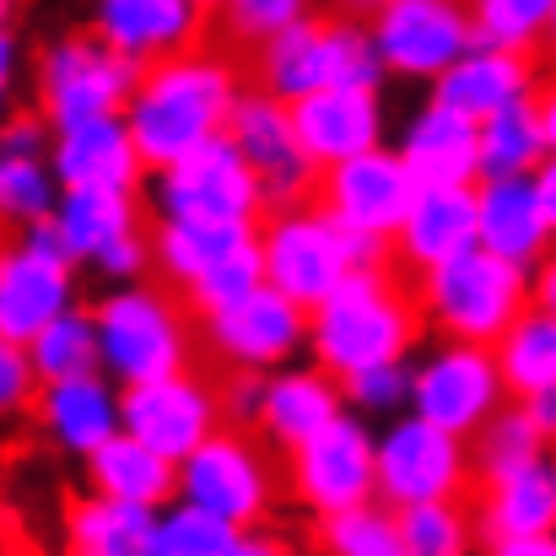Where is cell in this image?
Listing matches in <instances>:
<instances>
[{
  "instance_id": "1",
  "label": "cell",
  "mask_w": 556,
  "mask_h": 556,
  "mask_svg": "<svg viewBox=\"0 0 556 556\" xmlns=\"http://www.w3.org/2000/svg\"><path fill=\"white\" fill-rule=\"evenodd\" d=\"M238 92H243V76L222 49L189 43L163 60H147L119 109V119L141 152V168L152 174L194 147H205L211 136H222Z\"/></svg>"
},
{
  "instance_id": "2",
  "label": "cell",
  "mask_w": 556,
  "mask_h": 556,
  "mask_svg": "<svg viewBox=\"0 0 556 556\" xmlns=\"http://www.w3.org/2000/svg\"><path fill=\"white\" fill-rule=\"evenodd\" d=\"M421 336L427 330H421L410 281L389 260L352 270L336 292H325L308 308V363H319L330 378L410 357Z\"/></svg>"
},
{
  "instance_id": "3",
  "label": "cell",
  "mask_w": 556,
  "mask_h": 556,
  "mask_svg": "<svg viewBox=\"0 0 556 556\" xmlns=\"http://www.w3.org/2000/svg\"><path fill=\"white\" fill-rule=\"evenodd\" d=\"M254 249H260L265 287H276L281 298H292L298 308H314L352 270L389 260L383 243H372L363 232H352L346 222H336L314 194L308 200H292V205H270L254 222Z\"/></svg>"
},
{
  "instance_id": "4",
  "label": "cell",
  "mask_w": 556,
  "mask_h": 556,
  "mask_svg": "<svg viewBox=\"0 0 556 556\" xmlns=\"http://www.w3.org/2000/svg\"><path fill=\"white\" fill-rule=\"evenodd\" d=\"M87 314H92V330H98V368L119 389L194 368V352H200L194 314L185 308V298L174 287L147 281V276L114 281Z\"/></svg>"
},
{
  "instance_id": "5",
  "label": "cell",
  "mask_w": 556,
  "mask_h": 556,
  "mask_svg": "<svg viewBox=\"0 0 556 556\" xmlns=\"http://www.w3.org/2000/svg\"><path fill=\"white\" fill-rule=\"evenodd\" d=\"M410 298H416L421 330H432L443 341L492 346L530 308V265H514V260L470 243L454 260L410 276Z\"/></svg>"
},
{
  "instance_id": "6",
  "label": "cell",
  "mask_w": 556,
  "mask_h": 556,
  "mask_svg": "<svg viewBox=\"0 0 556 556\" xmlns=\"http://www.w3.org/2000/svg\"><path fill=\"white\" fill-rule=\"evenodd\" d=\"M249 54H254V87L281 98V103H298V98L325 92V87H383L368 27L357 16L308 11Z\"/></svg>"
},
{
  "instance_id": "7",
  "label": "cell",
  "mask_w": 556,
  "mask_h": 556,
  "mask_svg": "<svg viewBox=\"0 0 556 556\" xmlns=\"http://www.w3.org/2000/svg\"><path fill=\"white\" fill-rule=\"evenodd\" d=\"M174 497H185L238 530H254V525H270L281 503V465L270 459L254 427L222 421L174 465Z\"/></svg>"
},
{
  "instance_id": "8",
  "label": "cell",
  "mask_w": 556,
  "mask_h": 556,
  "mask_svg": "<svg viewBox=\"0 0 556 556\" xmlns=\"http://www.w3.org/2000/svg\"><path fill=\"white\" fill-rule=\"evenodd\" d=\"M470 448L465 438L400 410L383 416L372 432V497L383 508H416V503H443V497H470Z\"/></svg>"
},
{
  "instance_id": "9",
  "label": "cell",
  "mask_w": 556,
  "mask_h": 556,
  "mask_svg": "<svg viewBox=\"0 0 556 556\" xmlns=\"http://www.w3.org/2000/svg\"><path fill=\"white\" fill-rule=\"evenodd\" d=\"M136 71L141 65L125 60L119 49H109L92 27L65 33L33 65V114L49 130L76 125V119H98V114H119L130 87H136Z\"/></svg>"
},
{
  "instance_id": "10",
  "label": "cell",
  "mask_w": 556,
  "mask_h": 556,
  "mask_svg": "<svg viewBox=\"0 0 556 556\" xmlns=\"http://www.w3.org/2000/svg\"><path fill=\"white\" fill-rule=\"evenodd\" d=\"M194 336L205 341V357L222 372H270L308 357V308L260 281L243 298L200 314Z\"/></svg>"
},
{
  "instance_id": "11",
  "label": "cell",
  "mask_w": 556,
  "mask_h": 556,
  "mask_svg": "<svg viewBox=\"0 0 556 556\" xmlns=\"http://www.w3.org/2000/svg\"><path fill=\"white\" fill-rule=\"evenodd\" d=\"M49 232L76 270H98L103 281L147 276V222L136 189H60Z\"/></svg>"
},
{
  "instance_id": "12",
  "label": "cell",
  "mask_w": 556,
  "mask_h": 556,
  "mask_svg": "<svg viewBox=\"0 0 556 556\" xmlns=\"http://www.w3.org/2000/svg\"><path fill=\"white\" fill-rule=\"evenodd\" d=\"M281 497H292L308 519L372 503V427L357 410L330 416L298 448L281 454Z\"/></svg>"
},
{
  "instance_id": "13",
  "label": "cell",
  "mask_w": 556,
  "mask_h": 556,
  "mask_svg": "<svg viewBox=\"0 0 556 556\" xmlns=\"http://www.w3.org/2000/svg\"><path fill=\"white\" fill-rule=\"evenodd\" d=\"M147 205L152 216H185V222H260L265 200L227 136H211L185 157L163 163L147 174Z\"/></svg>"
},
{
  "instance_id": "14",
  "label": "cell",
  "mask_w": 556,
  "mask_h": 556,
  "mask_svg": "<svg viewBox=\"0 0 556 556\" xmlns=\"http://www.w3.org/2000/svg\"><path fill=\"white\" fill-rule=\"evenodd\" d=\"M508 400L497 363H492V346H476V341H432L427 352L416 346L410 352V394H405V410L454 432V438H476V427Z\"/></svg>"
},
{
  "instance_id": "15",
  "label": "cell",
  "mask_w": 556,
  "mask_h": 556,
  "mask_svg": "<svg viewBox=\"0 0 556 556\" xmlns=\"http://www.w3.org/2000/svg\"><path fill=\"white\" fill-rule=\"evenodd\" d=\"M363 27L378 54V71L421 87L476 43L465 0H368Z\"/></svg>"
},
{
  "instance_id": "16",
  "label": "cell",
  "mask_w": 556,
  "mask_h": 556,
  "mask_svg": "<svg viewBox=\"0 0 556 556\" xmlns=\"http://www.w3.org/2000/svg\"><path fill=\"white\" fill-rule=\"evenodd\" d=\"M71 303H81V270L71 265L49 222L0 232V336L27 341Z\"/></svg>"
},
{
  "instance_id": "17",
  "label": "cell",
  "mask_w": 556,
  "mask_h": 556,
  "mask_svg": "<svg viewBox=\"0 0 556 556\" xmlns=\"http://www.w3.org/2000/svg\"><path fill=\"white\" fill-rule=\"evenodd\" d=\"M222 421L227 416H222L216 378H205L200 368H179V372H163V378L119 389V432L141 438L147 448H157L174 465L205 432H216Z\"/></svg>"
},
{
  "instance_id": "18",
  "label": "cell",
  "mask_w": 556,
  "mask_h": 556,
  "mask_svg": "<svg viewBox=\"0 0 556 556\" xmlns=\"http://www.w3.org/2000/svg\"><path fill=\"white\" fill-rule=\"evenodd\" d=\"M476 243L514 265H535L552 254L556 232V168L530 174H486L476 179Z\"/></svg>"
},
{
  "instance_id": "19",
  "label": "cell",
  "mask_w": 556,
  "mask_h": 556,
  "mask_svg": "<svg viewBox=\"0 0 556 556\" xmlns=\"http://www.w3.org/2000/svg\"><path fill=\"white\" fill-rule=\"evenodd\" d=\"M222 136H227V141L238 147V157L249 163L265 211L314 194V174H319V168L308 163V152H303V141H298L292 114H287L281 98H270V92H260V87H243L238 103H232V114H227V130H222Z\"/></svg>"
},
{
  "instance_id": "20",
  "label": "cell",
  "mask_w": 556,
  "mask_h": 556,
  "mask_svg": "<svg viewBox=\"0 0 556 556\" xmlns=\"http://www.w3.org/2000/svg\"><path fill=\"white\" fill-rule=\"evenodd\" d=\"M410 189H416V179L405 174V163L394 157L389 141L314 174V200L336 222H346L352 232H363V238L383 243V249H389V238H394V227H400V216L410 205Z\"/></svg>"
},
{
  "instance_id": "21",
  "label": "cell",
  "mask_w": 556,
  "mask_h": 556,
  "mask_svg": "<svg viewBox=\"0 0 556 556\" xmlns=\"http://www.w3.org/2000/svg\"><path fill=\"white\" fill-rule=\"evenodd\" d=\"M287 114H292V130L314 168H330L341 157H357V152L389 141L383 87H325V92L287 103Z\"/></svg>"
},
{
  "instance_id": "22",
  "label": "cell",
  "mask_w": 556,
  "mask_h": 556,
  "mask_svg": "<svg viewBox=\"0 0 556 556\" xmlns=\"http://www.w3.org/2000/svg\"><path fill=\"white\" fill-rule=\"evenodd\" d=\"M476 243V189L470 185H416L410 205L389 238V265L410 281L459 249Z\"/></svg>"
},
{
  "instance_id": "23",
  "label": "cell",
  "mask_w": 556,
  "mask_h": 556,
  "mask_svg": "<svg viewBox=\"0 0 556 556\" xmlns=\"http://www.w3.org/2000/svg\"><path fill=\"white\" fill-rule=\"evenodd\" d=\"M432 98L459 109L465 119H486L530 92H541V60L535 54H519V49H497V43H470L465 54H454L432 81Z\"/></svg>"
},
{
  "instance_id": "24",
  "label": "cell",
  "mask_w": 556,
  "mask_h": 556,
  "mask_svg": "<svg viewBox=\"0 0 556 556\" xmlns=\"http://www.w3.org/2000/svg\"><path fill=\"white\" fill-rule=\"evenodd\" d=\"M49 168H54L60 189H136L141 194L147 185L141 152L119 114H98V119L49 130Z\"/></svg>"
},
{
  "instance_id": "25",
  "label": "cell",
  "mask_w": 556,
  "mask_h": 556,
  "mask_svg": "<svg viewBox=\"0 0 556 556\" xmlns=\"http://www.w3.org/2000/svg\"><path fill=\"white\" fill-rule=\"evenodd\" d=\"M27 416L38 421L49 448H60L71 459H87L103 438L119 432V383L103 378V372L49 378V383H38Z\"/></svg>"
},
{
  "instance_id": "26",
  "label": "cell",
  "mask_w": 556,
  "mask_h": 556,
  "mask_svg": "<svg viewBox=\"0 0 556 556\" xmlns=\"http://www.w3.org/2000/svg\"><path fill=\"white\" fill-rule=\"evenodd\" d=\"M341 383L319 363L298 357L287 368H270L260 378V410H254V432L270 454L298 448L308 432H319L330 416H341Z\"/></svg>"
},
{
  "instance_id": "27",
  "label": "cell",
  "mask_w": 556,
  "mask_h": 556,
  "mask_svg": "<svg viewBox=\"0 0 556 556\" xmlns=\"http://www.w3.org/2000/svg\"><path fill=\"white\" fill-rule=\"evenodd\" d=\"M465 503H470L476 546H486V541H508V535H556L552 454L535 459V465H525V470H508V476L476 481Z\"/></svg>"
},
{
  "instance_id": "28",
  "label": "cell",
  "mask_w": 556,
  "mask_h": 556,
  "mask_svg": "<svg viewBox=\"0 0 556 556\" xmlns=\"http://www.w3.org/2000/svg\"><path fill=\"white\" fill-rule=\"evenodd\" d=\"M394 157L405 163V174L416 185H476V119H465L459 109L427 98L421 109H410V119L400 125V136L389 141Z\"/></svg>"
},
{
  "instance_id": "29",
  "label": "cell",
  "mask_w": 556,
  "mask_h": 556,
  "mask_svg": "<svg viewBox=\"0 0 556 556\" xmlns=\"http://www.w3.org/2000/svg\"><path fill=\"white\" fill-rule=\"evenodd\" d=\"M92 33L125 60L147 65L200 43L205 16L189 0H92Z\"/></svg>"
},
{
  "instance_id": "30",
  "label": "cell",
  "mask_w": 556,
  "mask_h": 556,
  "mask_svg": "<svg viewBox=\"0 0 556 556\" xmlns=\"http://www.w3.org/2000/svg\"><path fill=\"white\" fill-rule=\"evenodd\" d=\"M556 152V98L541 87L486 119H476V168L486 174H530Z\"/></svg>"
},
{
  "instance_id": "31",
  "label": "cell",
  "mask_w": 556,
  "mask_h": 556,
  "mask_svg": "<svg viewBox=\"0 0 556 556\" xmlns=\"http://www.w3.org/2000/svg\"><path fill=\"white\" fill-rule=\"evenodd\" d=\"M254 227L249 222H185V216H152L147 227V270L163 276V287H174L185 298L189 287L238 243H249Z\"/></svg>"
},
{
  "instance_id": "32",
  "label": "cell",
  "mask_w": 556,
  "mask_h": 556,
  "mask_svg": "<svg viewBox=\"0 0 556 556\" xmlns=\"http://www.w3.org/2000/svg\"><path fill=\"white\" fill-rule=\"evenodd\" d=\"M65 552L71 556H157V508L81 492L65 508Z\"/></svg>"
},
{
  "instance_id": "33",
  "label": "cell",
  "mask_w": 556,
  "mask_h": 556,
  "mask_svg": "<svg viewBox=\"0 0 556 556\" xmlns=\"http://www.w3.org/2000/svg\"><path fill=\"white\" fill-rule=\"evenodd\" d=\"M87 492L98 497H119V503H141V508H163L174 497V459H163L157 448H147L130 432L103 438L87 459Z\"/></svg>"
},
{
  "instance_id": "34",
  "label": "cell",
  "mask_w": 556,
  "mask_h": 556,
  "mask_svg": "<svg viewBox=\"0 0 556 556\" xmlns=\"http://www.w3.org/2000/svg\"><path fill=\"white\" fill-rule=\"evenodd\" d=\"M492 363L508 389V400H530L556 389V314L552 308H525L497 341Z\"/></svg>"
},
{
  "instance_id": "35",
  "label": "cell",
  "mask_w": 556,
  "mask_h": 556,
  "mask_svg": "<svg viewBox=\"0 0 556 556\" xmlns=\"http://www.w3.org/2000/svg\"><path fill=\"white\" fill-rule=\"evenodd\" d=\"M465 448H470V476L476 481H492V476H508V470H525V465L546 459L552 454V438L525 416L519 400H503L476 427V438H465Z\"/></svg>"
},
{
  "instance_id": "36",
  "label": "cell",
  "mask_w": 556,
  "mask_h": 556,
  "mask_svg": "<svg viewBox=\"0 0 556 556\" xmlns=\"http://www.w3.org/2000/svg\"><path fill=\"white\" fill-rule=\"evenodd\" d=\"M22 352H27V363L38 372V383L76 378V372H103L98 368V330H92V314L81 303H71L65 314H54L49 325H38L22 341Z\"/></svg>"
},
{
  "instance_id": "37",
  "label": "cell",
  "mask_w": 556,
  "mask_h": 556,
  "mask_svg": "<svg viewBox=\"0 0 556 556\" xmlns=\"http://www.w3.org/2000/svg\"><path fill=\"white\" fill-rule=\"evenodd\" d=\"M476 43L519 49V54H546L556 27V0H465Z\"/></svg>"
},
{
  "instance_id": "38",
  "label": "cell",
  "mask_w": 556,
  "mask_h": 556,
  "mask_svg": "<svg viewBox=\"0 0 556 556\" xmlns=\"http://www.w3.org/2000/svg\"><path fill=\"white\" fill-rule=\"evenodd\" d=\"M308 546H314V556H405V546H400V525H394V508H383L378 497H372V503H357V508H341V514L314 519Z\"/></svg>"
},
{
  "instance_id": "39",
  "label": "cell",
  "mask_w": 556,
  "mask_h": 556,
  "mask_svg": "<svg viewBox=\"0 0 556 556\" xmlns=\"http://www.w3.org/2000/svg\"><path fill=\"white\" fill-rule=\"evenodd\" d=\"M60 179L49 168V152H0V232H22L49 222Z\"/></svg>"
},
{
  "instance_id": "40",
  "label": "cell",
  "mask_w": 556,
  "mask_h": 556,
  "mask_svg": "<svg viewBox=\"0 0 556 556\" xmlns=\"http://www.w3.org/2000/svg\"><path fill=\"white\" fill-rule=\"evenodd\" d=\"M394 525H400L405 556H476V525H470L465 497L394 508Z\"/></svg>"
},
{
  "instance_id": "41",
  "label": "cell",
  "mask_w": 556,
  "mask_h": 556,
  "mask_svg": "<svg viewBox=\"0 0 556 556\" xmlns=\"http://www.w3.org/2000/svg\"><path fill=\"white\" fill-rule=\"evenodd\" d=\"M238 525L194 508L185 497H168L157 508V556H222L232 546Z\"/></svg>"
},
{
  "instance_id": "42",
  "label": "cell",
  "mask_w": 556,
  "mask_h": 556,
  "mask_svg": "<svg viewBox=\"0 0 556 556\" xmlns=\"http://www.w3.org/2000/svg\"><path fill=\"white\" fill-rule=\"evenodd\" d=\"M341 383V405L357 410L363 421H383V416H400L405 410V394H410V357H394V363H372L357 368Z\"/></svg>"
},
{
  "instance_id": "43",
  "label": "cell",
  "mask_w": 556,
  "mask_h": 556,
  "mask_svg": "<svg viewBox=\"0 0 556 556\" xmlns=\"http://www.w3.org/2000/svg\"><path fill=\"white\" fill-rule=\"evenodd\" d=\"M308 11H314V0H222L216 5V22H222L227 43L260 49L265 38H276L281 27H292Z\"/></svg>"
},
{
  "instance_id": "44",
  "label": "cell",
  "mask_w": 556,
  "mask_h": 556,
  "mask_svg": "<svg viewBox=\"0 0 556 556\" xmlns=\"http://www.w3.org/2000/svg\"><path fill=\"white\" fill-rule=\"evenodd\" d=\"M265 276H260V249H254V238L249 243H238L232 254H222L194 287L185 292V308L200 319V314H211V308H222V303H232V298H243L249 287H260Z\"/></svg>"
},
{
  "instance_id": "45",
  "label": "cell",
  "mask_w": 556,
  "mask_h": 556,
  "mask_svg": "<svg viewBox=\"0 0 556 556\" xmlns=\"http://www.w3.org/2000/svg\"><path fill=\"white\" fill-rule=\"evenodd\" d=\"M33 394H38V372L27 363L22 341L0 336V421H22L33 410Z\"/></svg>"
},
{
  "instance_id": "46",
  "label": "cell",
  "mask_w": 556,
  "mask_h": 556,
  "mask_svg": "<svg viewBox=\"0 0 556 556\" xmlns=\"http://www.w3.org/2000/svg\"><path fill=\"white\" fill-rule=\"evenodd\" d=\"M260 378H265V372H227V378L216 383V394H222V416L232 410V427H254V410H260Z\"/></svg>"
},
{
  "instance_id": "47",
  "label": "cell",
  "mask_w": 556,
  "mask_h": 556,
  "mask_svg": "<svg viewBox=\"0 0 556 556\" xmlns=\"http://www.w3.org/2000/svg\"><path fill=\"white\" fill-rule=\"evenodd\" d=\"M22 43H16V27H0V119L11 109H22Z\"/></svg>"
},
{
  "instance_id": "48",
  "label": "cell",
  "mask_w": 556,
  "mask_h": 556,
  "mask_svg": "<svg viewBox=\"0 0 556 556\" xmlns=\"http://www.w3.org/2000/svg\"><path fill=\"white\" fill-rule=\"evenodd\" d=\"M222 556H292V546H287L281 535H270L265 525H254V530H238L232 546H227Z\"/></svg>"
},
{
  "instance_id": "49",
  "label": "cell",
  "mask_w": 556,
  "mask_h": 556,
  "mask_svg": "<svg viewBox=\"0 0 556 556\" xmlns=\"http://www.w3.org/2000/svg\"><path fill=\"white\" fill-rule=\"evenodd\" d=\"M476 552L481 556H556V535H508V541H486Z\"/></svg>"
},
{
  "instance_id": "50",
  "label": "cell",
  "mask_w": 556,
  "mask_h": 556,
  "mask_svg": "<svg viewBox=\"0 0 556 556\" xmlns=\"http://www.w3.org/2000/svg\"><path fill=\"white\" fill-rule=\"evenodd\" d=\"M530 308H552L556 314V265H552V254L530 265Z\"/></svg>"
},
{
  "instance_id": "51",
  "label": "cell",
  "mask_w": 556,
  "mask_h": 556,
  "mask_svg": "<svg viewBox=\"0 0 556 556\" xmlns=\"http://www.w3.org/2000/svg\"><path fill=\"white\" fill-rule=\"evenodd\" d=\"M525 405V416L546 432V438H556V389H546V394H530V400H519Z\"/></svg>"
},
{
  "instance_id": "52",
  "label": "cell",
  "mask_w": 556,
  "mask_h": 556,
  "mask_svg": "<svg viewBox=\"0 0 556 556\" xmlns=\"http://www.w3.org/2000/svg\"><path fill=\"white\" fill-rule=\"evenodd\" d=\"M16 11H22V0H0V27H16Z\"/></svg>"
},
{
  "instance_id": "53",
  "label": "cell",
  "mask_w": 556,
  "mask_h": 556,
  "mask_svg": "<svg viewBox=\"0 0 556 556\" xmlns=\"http://www.w3.org/2000/svg\"><path fill=\"white\" fill-rule=\"evenodd\" d=\"M189 5H194V11H200V16H205V22H211V16H216V5H222V0H189Z\"/></svg>"
}]
</instances>
